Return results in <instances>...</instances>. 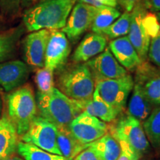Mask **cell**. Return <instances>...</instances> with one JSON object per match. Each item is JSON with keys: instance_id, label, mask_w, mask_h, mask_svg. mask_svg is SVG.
<instances>
[{"instance_id": "1", "label": "cell", "mask_w": 160, "mask_h": 160, "mask_svg": "<svg viewBox=\"0 0 160 160\" xmlns=\"http://www.w3.org/2000/svg\"><path fill=\"white\" fill-rule=\"evenodd\" d=\"M76 2L77 0H42L25 11L24 25L30 32L62 29Z\"/></svg>"}, {"instance_id": "2", "label": "cell", "mask_w": 160, "mask_h": 160, "mask_svg": "<svg viewBox=\"0 0 160 160\" xmlns=\"http://www.w3.org/2000/svg\"><path fill=\"white\" fill-rule=\"evenodd\" d=\"M37 105L40 116L57 128L68 127L83 112L81 103L68 97L57 88L48 93H37Z\"/></svg>"}, {"instance_id": "3", "label": "cell", "mask_w": 160, "mask_h": 160, "mask_svg": "<svg viewBox=\"0 0 160 160\" xmlns=\"http://www.w3.org/2000/svg\"><path fill=\"white\" fill-rule=\"evenodd\" d=\"M8 116L15 126L18 136L23 135L37 113V105L30 85L18 88L8 95Z\"/></svg>"}, {"instance_id": "4", "label": "cell", "mask_w": 160, "mask_h": 160, "mask_svg": "<svg viewBox=\"0 0 160 160\" xmlns=\"http://www.w3.org/2000/svg\"><path fill=\"white\" fill-rule=\"evenodd\" d=\"M59 87L68 97L84 104L93 98L95 81L86 63H79L60 75Z\"/></svg>"}, {"instance_id": "5", "label": "cell", "mask_w": 160, "mask_h": 160, "mask_svg": "<svg viewBox=\"0 0 160 160\" xmlns=\"http://www.w3.org/2000/svg\"><path fill=\"white\" fill-rule=\"evenodd\" d=\"M133 87L134 80L129 73L117 79L102 80L95 82V89L100 97L119 113L125 109Z\"/></svg>"}, {"instance_id": "6", "label": "cell", "mask_w": 160, "mask_h": 160, "mask_svg": "<svg viewBox=\"0 0 160 160\" xmlns=\"http://www.w3.org/2000/svg\"><path fill=\"white\" fill-rule=\"evenodd\" d=\"M57 132L55 125L41 116H36L29 128L20 138L24 142L32 144L50 153L61 155L57 145Z\"/></svg>"}, {"instance_id": "7", "label": "cell", "mask_w": 160, "mask_h": 160, "mask_svg": "<svg viewBox=\"0 0 160 160\" xmlns=\"http://www.w3.org/2000/svg\"><path fill=\"white\" fill-rule=\"evenodd\" d=\"M109 131L118 139L127 142L141 157L148 151L149 142L142 124L134 117L127 115Z\"/></svg>"}, {"instance_id": "8", "label": "cell", "mask_w": 160, "mask_h": 160, "mask_svg": "<svg viewBox=\"0 0 160 160\" xmlns=\"http://www.w3.org/2000/svg\"><path fill=\"white\" fill-rule=\"evenodd\" d=\"M148 7V0L142 2L132 10L131 25L127 37L142 62L148 59L151 37L144 27L143 19Z\"/></svg>"}, {"instance_id": "9", "label": "cell", "mask_w": 160, "mask_h": 160, "mask_svg": "<svg viewBox=\"0 0 160 160\" xmlns=\"http://www.w3.org/2000/svg\"><path fill=\"white\" fill-rule=\"evenodd\" d=\"M68 128L76 139L84 145L99 139L109 129L106 122L84 111L71 122Z\"/></svg>"}, {"instance_id": "10", "label": "cell", "mask_w": 160, "mask_h": 160, "mask_svg": "<svg viewBox=\"0 0 160 160\" xmlns=\"http://www.w3.org/2000/svg\"><path fill=\"white\" fill-rule=\"evenodd\" d=\"M97 9L91 5L77 2L62 31L70 40L75 42L88 29L91 28Z\"/></svg>"}, {"instance_id": "11", "label": "cell", "mask_w": 160, "mask_h": 160, "mask_svg": "<svg viewBox=\"0 0 160 160\" xmlns=\"http://www.w3.org/2000/svg\"><path fill=\"white\" fill-rule=\"evenodd\" d=\"M95 82L102 80L117 79L127 75L128 71L115 59L108 48L102 53L86 62Z\"/></svg>"}, {"instance_id": "12", "label": "cell", "mask_w": 160, "mask_h": 160, "mask_svg": "<svg viewBox=\"0 0 160 160\" xmlns=\"http://www.w3.org/2000/svg\"><path fill=\"white\" fill-rule=\"evenodd\" d=\"M71 53L67 36L59 30H51L45 56L46 68L54 71L65 65Z\"/></svg>"}, {"instance_id": "13", "label": "cell", "mask_w": 160, "mask_h": 160, "mask_svg": "<svg viewBox=\"0 0 160 160\" xmlns=\"http://www.w3.org/2000/svg\"><path fill=\"white\" fill-rule=\"evenodd\" d=\"M51 30L31 32L24 40V57L28 65L34 68L45 66V56Z\"/></svg>"}, {"instance_id": "14", "label": "cell", "mask_w": 160, "mask_h": 160, "mask_svg": "<svg viewBox=\"0 0 160 160\" xmlns=\"http://www.w3.org/2000/svg\"><path fill=\"white\" fill-rule=\"evenodd\" d=\"M134 82L153 105H160V70L144 62L136 69Z\"/></svg>"}, {"instance_id": "15", "label": "cell", "mask_w": 160, "mask_h": 160, "mask_svg": "<svg viewBox=\"0 0 160 160\" xmlns=\"http://www.w3.org/2000/svg\"><path fill=\"white\" fill-rule=\"evenodd\" d=\"M28 76V65L22 61L13 60L0 63V87L6 92L22 86Z\"/></svg>"}, {"instance_id": "16", "label": "cell", "mask_w": 160, "mask_h": 160, "mask_svg": "<svg viewBox=\"0 0 160 160\" xmlns=\"http://www.w3.org/2000/svg\"><path fill=\"white\" fill-rule=\"evenodd\" d=\"M108 48L118 62L127 71H134L144 62L127 36L111 40Z\"/></svg>"}, {"instance_id": "17", "label": "cell", "mask_w": 160, "mask_h": 160, "mask_svg": "<svg viewBox=\"0 0 160 160\" xmlns=\"http://www.w3.org/2000/svg\"><path fill=\"white\" fill-rule=\"evenodd\" d=\"M108 39L100 33H88L80 42L75 50L72 59L77 63L89 61L96 56L100 54L107 47Z\"/></svg>"}, {"instance_id": "18", "label": "cell", "mask_w": 160, "mask_h": 160, "mask_svg": "<svg viewBox=\"0 0 160 160\" xmlns=\"http://www.w3.org/2000/svg\"><path fill=\"white\" fill-rule=\"evenodd\" d=\"M18 142L15 126L5 113L0 118V160H6L14 154Z\"/></svg>"}, {"instance_id": "19", "label": "cell", "mask_w": 160, "mask_h": 160, "mask_svg": "<svg viewBox=\"0 0 160 160\" xmlns=\"http://www.w3.org/2000/svg\"><path fill=\"white\" fill-rule=\"evenodd\" d=\"M102 160H117L121 154V146L117 137L109 131L99 139L88 144Z\"/></svg>"}, {"instance_id": "20", "label": "cell", "mask_w": 160, "mask_h": 160, "mask_svg": "<svg viewBox=\"0 0 160 160\" xmlns=\"http://www.w3.org/2000/svg\"><path fill=\"white\" fill-rule=\"evenodd\" d=\"M81 105L84 112L98 118L104 122H111L114 121L119 114V112L100 97L96 89L93 92L92 99Z\"/></svg>"}, {"instance_id": "21", "label": "cell", "mask_w": 160, "mask_h": 160, "mask_svg": "<svg viewBox=\"0 0 160 160\" xmlns=\"http://www.w3.org/2000/svg\"><path fill=\"white\" fill-rule=\"evenodd\" d=\"M57 145L61 155L68 160H71L79 153L88 147L84 145L72 134L68 127L57 128Z\"/></svg>"}, {"instance_id": "22", "label": "cell", "mask_w": 160, "mask_h": 160, "mask_svg": "<svg viewBox=\"0 0 160 160\" xmlns=\"http://www.w3.org/2000/svg\"><path fill=\"white\" fill-rule=\"evenodd\" d=\"M132 97L128 107V115L134 117L142 124L152 111V104L146 98L139 85L134 82Z\"/></svg>"}, {"instance_id": "23", "label": "cell", "mask_w": 160, "mask_h": 160, "mask_svg": "<svg viewBox=\"0 0 160 160\" xmlns=\"http://www.w3.org/2000/svg\"><path fill=\"white\" fill-rule=\"evenodd\" d=\"M22 31V28L19 27L0 33V62L13 55Z\"/></svg>"}, {"instance_id": "24", "label": "cell", "mask_w": 160, "mask_h": 160, "mask_svg": "<svg viewBox=\"0 0 160 160\" xmlns=\"http://www.w3.org/2000/svg\"><path fill=\"white\" fill-rule=\"evenodd\" d=\"M17 151L25 160H68L63 156L50 153L22 141L18 142Z\"/></svg>"}, {"instance_id": "25", "label": "cell", "mask_w": 160, "mask_h": 160, "mask_svg": "<svg viewBox=\"0 0 160 160\" xmlns=\"http://www.w3.org/2000/svg\"><path fill=\"white\" fill-rule=\"evenodd\" d=\"M121 16V13L116 8L104 5L97 9V13L91 25L93 33H100L109 27Z\"/></svg>"}, {"instance_id": "26", "label": "cell", "mask_w": 160, "mask_h": 160, "mask_svg": "<svg viewBox=\"0 0 160 160\" xmlns=\"http://www.w3.org/2000/svg\"><path fill=\"white\" fill-rule=\"evenodd\" d=\"M146 137L154 148L160 147V105L155 108L142 122Z\"/></svg>"}, {"instance_id": "27", "label": "cell", "mask_w": 160, "mask_h": 160, "mask_svg": "<svg viewBox=\"0 0 160 160\" xmlns=\"http://www.w3.org/2000/svg\"><path fill=\"white\" fill-rule=\"evenodd\" d=\"M131 20V12L125 11L109 27L104 30L102 32V34L111 40L125 37V35H128L129 32Z\"/></svg>"}, {"instance_id": "28", "label": "cell", "mask_w": 160, "mask_h": 160, "mask_svg": "<svg viewBox=\"0 0 160 160\" xmlns=\"http://www.w3.org/2000/svg\"><path fill=\"white\" fill-rule=\"evenodd\" d=\"M53 73V71L45 67L37 69L35 75V82L38 89L37 93L42 94L48 93L54 88Z\"/></svg>"}, {"instance_id": "29", "label": "cell", "mask_w": 160, "mask_h": 160, "mask_svg": "<svg viewBox=\"0 0 160 160\" xmlns=\"http://www.w3.org/2000/svg\"><path fill=\"white\" fill-rule=\"evenodd\" d=\"M148 58L152 63L160 68V32L151 39Z\"/></svg>"}, {"instance_id": "30", "label": "cell", "mask_w": 160, "mask_h": 160, "mask_svg": "<svg viewBox=\"0 0 160 160\" xmlns=\"http://www.w3.org/2000/svg\"><path fill=\"white\" fill-rule=\"evenodd\" d=\"M143 25L151 39L160 32V24L157 17L152 13H146L143 19Z\"/></svg>"}, {"instance_id": "31", "label": "cell", "mask_w": 160, "mask_h": 160, "mask_svg": "<svg viewBox=\"0 0 160 160\" xmlns=\"http://www.w3.org/2000/svg\"><path fill=\"white\" fill-rule=\"evenodd\" d=\"M118 140L121 146L122 151L117 160H139L142 157L127 142L120 139H118Z\"/></svg>"}, {"instance_id": "32", "label": "cell", "mask_w": 160, "mask_h": 160, "mask_svg": "<svg viewBox=\"0 0 160 160\" xmlns=\"http://www.w3.org/2000/svg\"><path fill=\"white\" fill-rule=\"evenodd\" d=\"M20 0H0V7L5 14L14 15L19 11Z\"/></svg>"}, {"instance_id": "33", "label": "cell", "mask_w": 160, "mask_h": 160, "mask_svg": "<svg viewBox=\"0 0 160 160\" xmlns=\"http://www.w3.org/2000/svg\"><path fill=\"white\" fill-rule=\"evenodd\" d=\"M71 160H102L91 148L88 147Z\"/></svg>"}, {"instance_id": "34", "label": "cell", "mask_w": 160, "mask_h": 160, "mask_svg": "<svg viewBox=\"0 0 160 160\" xmlns=\"http://www.w3.org/2000/svg\"><path fill=\"white\" fill-rule=\"evenodd\" d=\"M145 0H117V2L125 9V11L131 12L138 4Z\"/></svg>"}, {"instance_id": "35", "label": "cell", "mask_w": 160, "mask_h": 160, "mask_svg": "<svg viewBox=\"0 0 160 160\" xmlns=\"http://www.w3.org/2000/svg\"><path fill=\"white\" fill-rule=\"evenodd\" d=\"M148 3L152 11H160V0H148Z\"/></svg>"}, {"instance_id": "36", "label": "cell", "mask_w": 160, "mask_h": 160, "mask_svg": "<svg viewBox=\"0 0 160 160\" xmlns=\"http://www.w3.org/2000/svg\"><path fill=\"white\" fill-rule=\"evenodd\" d=\"M77 2H81L91 5L93 7L97 8H99L104 6L99 0H77Z\"/></svg>"}, {"instance_id": "37", "label": "cell", "mask_w": 160, "mask_h": 160, "mask_svg": "<svg viewBox=\"0 0 160 160\" xmlns=\"http://www.w3.org/2000/svg\"><path fill=\"white\" fill-rule=\"evenodd\" d=\"M103 5L109 6V7L117 8L118 5L117 0H99Z\"/></svg>"}, {"instance_id": "38", "label": "cell", "mask_w": 160, "mask_h": 160, "mask_svg": "<svg viewBox=\"0 0 160 160\" xmlns=\"http://www.w3.org/2000/svg\"><path fill=\"white\" fill-rule=\"evenodd\" d=\"M37 0H20V3L23 7H29L30 5H32L34 4Z\"/></svg>"}, {"instance_id": "39", "label": "cell", "mask_w": 160, "mask_h": 160, "mask_svg": "<svg viewBox=\"0 0 160 160\" xmlns=\"http://www.w3.org/2000/svg\"><path fill=\"white\" fill-rule=\"evenodd\" d=\"M2 108H3V101L2 99V96L0 94V118L2 116Z\"/></svg>"}, {"instance_id": "40", "label": "cell", "mask_w": 160, "mask_h": 160, "mask_svg": "<svg viewBox=\"0 0 160 160\" xmlns=\"http://www.w3.org/2000/svg\"><path fill=\"white\" fill-rule=\"evenodd\" d=\"M6 160H22L21 158H19V157H17L15 155H11V157H9Z\"/></svg>"}, {"instance_id": "41", "label": "cell", "mask_w": 160, "mask_h": 160, "mask_svg": "<svg viewBox=\"0 0 160 160\" xmlns=\"http://www.w3.org/2000/svg\"><path fill=\"white\" fill-rule=\"evenodd\" d=\"M157 17L158 21H159V24H160V12H158V13H157Z\"/></svg>"}]
</instances>
